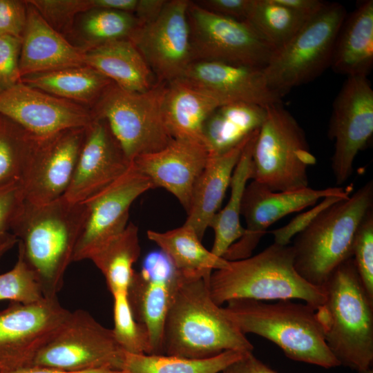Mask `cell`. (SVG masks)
Instances as JSON below:
<instances>
[{
  "mask_svg": "<svg viewBox=\"0 0 373 373\" xmlns=\"http://www.w3.org/2000/svg\"><path fill=\"white\" fill-rule=\"evenodd\" d=\"M0 114L41 138L86 128L94 119L90 110L82 105L21 82L0 93Z\"/></svg>",
  "mask_w": 373,
  "mask_h": 373,
  "instance_id": "obj_18",
  "label": "cell"
},
{
  "mask_svg": "<svg viewBox=\"0 0 373 373\" xmlns=\"http://www.w3.org/2000/svg\"><path fill=\"white\" fill-rule=\"evenodd\" d=\"M115 338L125 352L136 354H151V349L146 330L133 315L127 293L112 295Z\"/></svg>",
  "mask_w": 373,
  "mask_h": 373,
  "instance_id": "obj_37",
  "label": "cell"
},
{
  "mask_svg": "<svg viewBox=\"0 0 373 373\" xmlns=\"http://www.w3.org/2000/svg\"><path fill=\"white\" fill-rule=\"evenodd\" d=\"M357 373H373V370L372 369V367H370L369 369L358 372Z\"/></svg>",
  "mask_w": 373,
  "mask_h": 373,
  "instance_id": "obj_52",
  "label": "cell"
},
{
  "mask_svg": "<svg viewBox=\"0 0 373 373\" xmlns=\"http://www.w3.org/2000/svg\"><path fill=\"white\" fill-rule=\"evenodd\" d=\"M174 273L172 264L161 251L151 253L141 270L135 271L128 289L134 318L149 336L151 354H163V331Z\"/></svg>",
  "mask_w": 373,
  "mask_h": 373,
  "instance_id": "obj_21",
  "label": "cell"
},
{
  "mask_svg": "<svg viewBox=\"0 0 373 373\" xmlns=\"http://www.w3.org/2000/svg\"><path fill=\"white\" fill-rule=\"evenodd\" d=\"M373 208V182L322 211L291 245L294 267L310 284L323 287L336 268L352 258L356 231Z\"/></svg>",
  "mask_w": 373,
  "mask_h": 373,
  "instance_id": "obj_6",
  "label": "cell"
},
{
  "mask_svg": "<svg viewBox=\"0 0 373 373\" xmlns=\"http://www.w3.org/2000/svg\"><path fill=\"white\" fill-rule=\"evenodd\" d=\"M141 253L138 227L129 222L125 229L97 249L89 258L104 275L111 294L128 293Z\"/></svg>",
  "mask_w": 373,
  "mask_h": 373,
  "instance_id": "obj_32",
  "label": "cell"
},
{
  "mask_svg": "<svg viewBox=\"0 0 373 373\" xmlns=\"http://www.w3.org/2000/svg\"><path fill=\"white\" fill-rule=\"evenodd\" d=\"M247 373H278L270 368L260 360L257 358L253 354L249 353L248 356Z\"/></svg>",
  "mask_w": 373,
  "mask_h": 373,
  "instance_id": "obj_49",
  "label": "cell"
},
{
  "mask_svg": "<svg viewBox=\"0 0 373 373\" xmlns=\"http://www.w3.org/2000/svg\"><path fill=\"white\" fill-rule=\"evenodd\" d=\"M21 82L76 103L94 104L112 82L88 66L67 68L21 77Z\"/></svg>",
  "mask_w": 373,
  "mask_h": 373,
  "instance_id": "obj_31",
  "label": "cell"
},
{
  "mask_svg": "<svg viewBox=\"0 0 373 373\" xmlns=\"http://www.w3.org/2000/svg\"><path fill=\"white\" fill-rule=\"evenodd\" d=\"M249 354V353L245 358L230 365L220 373H247Z\"/></svg>",
  "mask_w": 373,
  "mask_h": 373,
  "instance_id": "obj_50",
  "label": "cell"
},
{
  "mask_svg": "<svg viewBox=\"0 0 373 373\" xmlns=\"http://www.w3.org/2000/svg\"><path fill=\"white\" fill-rule=\"evenodd\" d=\"M55 30L69 28L75 17L93 9L92 0L27 1ZM59 32V31H58Z\"/></svg>",
  "mask_w": 373,
  "mask_h": 373,
  "instance_id": "obj_40",
  "label": "cell"
},
{
  "mask_svg": "<svg viewBox=\"0 0 373 373\" xmlns=\"http://www.w3.org/2000/svg\"><path fill=\"white\" fill-rule=\"evenodd\" d=\"M21 38L0 36V93L21 82Z\"/></svg>",
  "mask_w": 373,
  "mask_h": 373,
  "instance_id": "obj_41",
  "label": "cell"
},
{
  "mask_svg": "<svg viewBox=\"0 0 373 373\" xmlns=\"http://www.w3.org/2000/svg\"><path fill=\"white\" fill-rule=\"evenodd\" d=\"M352 186L323 189L309 186L287 191H273L253 180L244 191L241 216L246 227L242 236L227 251L223 258L229 261L241 260L251 256L267 229L287 215L315 205L320 199L338 195L349 197Z\"/></svg>",
  "mask_w": 373,
  "mask_h": 373,
  "instance_id": "obj_15",
  "label": "cell"
},
{
  "mask_svg": "<svg viewBox=\"0 0 373 373\" xmlns=\"http://www.w3.org/2000/svg\"><path fill=\"white\" fill-rule=\"evenodd\" d=\"M70 312L57 296L28 304L11 302L1 311L0 364L3 370L32 365Z\"/></svg>",
  "mask_w": 373,
  "mask_h": 373,
  "instance_id": "obj_12",
  "label": "cell"
},
{
  "mask_svg": "<svg viewBox=\"0 0 373 373\" xmlns=\"http://www.w3.org/2000/svg\"><path fill=\"white\" fill-rule=\"evenodd\" d=\"M27 19L21 37V77L85 65V49L70 44L27 1Z\"/></svg>",
  "mask_w": 373,
  "mask_h": 373,
  "instance_id": "obj_23",
  "label": "cell"
},
{
  "mask_svg": "<svg viewBox=\"0 0 373 373\" xmlns=\"http://www.w3.org/2000/svg\"><path fill=\"white\" fill-rule=\"evenodd\" d=\"M81 30L88 44L87 48L108 41L129 39L140 25L131 13L106 9L85 12Z\"/></svg>",
  "mask_w": 373,
  "mask_h": 373,
  "instance_id": "obj_36",
  "label": "cell"
},
{
  "mask_svg": "<svg viewBox=\"0 0 373 373\" xmlns=\"http://www.w3.org/2000/svg\"><path fill=\"white\" fill-rule=\"evenodd\" d=\"M223 307L245 335L254 334L278 346L289 358L329 369L340 365L329 350L314 307L292 300L274 303L237 299Z\"/></svg>",
  "mask_w": 373,
  "mask_h": 373,
  "instance_id": "obj_5",
  "label": "cell"
},
{
  "mask_svg": "<svg viewBox=\"0 0 373 373\" xmlns=\"http://www.w3.org/2000/svg\"><path fill=\"white\" fill-rule=\"evenodd\" d=\"M17 242L18 240L15 236L14 238L0 245V260L8 251L12 249L15 247V245L17 244Z\"/></svg>",
  "mask_w": 373,
  "mask_h": 373,
  "instance_id": "obj_51",
  "label": "cell"
},
{
  "mask_svg": "<svg viewBox=\"0 0 373 373\" xmlns=\"http://www.w3.org/2000/svg\"><path fill=\"white\" fill-rule=\"evenodd\" d=\"M131 162L104 119L86 128L84 141L70 185L64 197L84 203L124 175Z\"/></svg>",
  "mask_w": 373,
  "mask_h": 373,
  "instance_id": "obj_19",
  "label": "cell"
},
{
  "mask_svg": "<svg viewBox=\"0 0 373 373\" xmlns=\"http://www.w3.org/2000/svg\"><path fill=\"white\" fill-rule=\"evenodd\" d=\"M200 7L213 13L238 21H246L253 0H198Z\"/></svg>",
  "mask_w": 373,
  "mask_h": 373,
  "instance_id": "obj_45",
  "label": "cell"
},
{
  "mask_svg": "<svg viewBox=\"0 0 373 373\" xmlns=\"http://www.w3.org/2000/svg\"><path fill=\"white\" fill-rule=\"evenodd\" d=\"M176 80L225 104L245 102L267 107L281 103L279 95L269 87L261 68L193 61Z\"/></svg>",
  "mask_w": 373,
  "mask_h": 373,
  "instance_id": "obj_20",
  "label": "cell"
},
{
  "mask_svg": "<svg viewBox=\"0 0 373 373\" xmlns=\"http://www.w3.org/2000/svg\"><path fill=\"white\" fill-rule=\"evenodd\" d=\"M86 128L39 137L21 179L23 198L42 204L64 195L82 149Z\"/></svg>",
  "mask_w": 373,
  "mask_h": 373,
  "instance_id": "obj_17",
  "label": "cell"
},
{
  "mask_svg": "<svg viewBox=\"0 0 373 373\" xmlns=\"http://www.w3.org/2000/svg\"><path fill=\"white\" fill-rule=\"evenodd\" d=\"M251 135L225 153L209 155L207 164L195 182L184 224L191 227L201 240L212 219L220 210L233 170Z\"/></svg>",
  "mask_w": 373,
  "mask_h": 373,
  "instance_id": "obj_24",
  "label": "cell"
},
{
  "mask_svg": "<svg viewBox=\"0 0 373 373\" xmlns=\"http://www.w3.org/2000/svg\"><path fill=\"white\" fill-rule=\"evenodd\" d=\"M266 108L253 149L251 180L273 191L309 186L307 169L316 160L303 129L281 103Z\"/></svg>",
  "mask_w": 373,
  "mask_h": 373,
  "instance_id": "obj_8",
  "label": "cell"
},
{
  "mask_svg": "<svg viewBox=\"0 0 373 373\" xmlns=\"http://www.w3.org/2000/svg\"><path fill=\"white\" fill-rule=\"evenodd\" d=\"M266 115V107L254 104L233 102L217 107L202 131L209 155L225 153L247 140L260 128Z\"/></svg>",
  "mask_w": 373,
  "mask_h": 373,
  "instance_id": "obj_28",
  "label": "cell"
},
{
  "mask_svg": "<svg viewBox=\"0 0 373 373\" xmlns=\"http://www.w3.org/2000/svg\"><path fill=\"white\" fill-rule=\"evenodd\" d=\"M226 104L219 99L179 80L166 84L162 110L167 128L174 139L203 143L202 131L209 115Z\"/></svg>",
  "mask_w": 373,
  "mask_h": 373,
  "instance_id": "obj_27",
  "label": "cell"
},
{
  "mask_svg": "<svg viewBox=\"0 0 373 373\" xmlns=\"http://www.w3.org/2000/svg\"><path fill=\"white\" fill-rule=\"evenodd\" d=\"M93 9H106L135 15L139 0H92Z\"/></svg>",
  "mask_w": 373,
  "mask_h": 373,
  "instance_id": "obj_47",
  "label": "cell"
},
{
  "mask_svg": "<svg viewBox=\"0 0 373 373\" xmlns=\"http://www.w3.org/2000/svg\"><path fill=\"white\" fill-rule=\"evenodd\" d=\"M373 134V90L367 77H347L333 104L328 136L334 142L332 169L336 183L345 182L358 152Z\"/></svg>",
  "mask_w": 373,
  "mask_h": 373,
  "instance_id": "obj_14",
  "label": "cell"
},
{
  "mask_svg": "<svg viewBox=\"0 0 373 373\" xmlns=\"http://www.w3.org/2000/svg\"><path fill=\"white\" fill-rule=\"evenodd\" d=\"M259 129L246 144L233 170L229 185L231 194L226 206L215 215L210 224L214 232L211 251L220 258L245 232L240 220L242 200L247 182L251 179L253 149Z\"/></svg>",
  "mask_w": 373,
  "mask_h": 373,
  "instance_id": "obj_30",
  "label": "cell"
},
{
  "mask_svg": "<svg viewBox=\"0 0 373 373\" xmlns=\"http://www.w3.org/2000/svg\"><path fill=\"white\" fill-rule=\"evenodd\" d=\"M324 303L316 309L326 343L340 365L357 372L373 362V300L361 283L351 258L323 286Z\"/></svg>",
  "mask_w": 373,
  "mask_h": 373,
  "instance_id": "obj_3",
  "label": "cell"
},
{
  "mask_svg": "<svg viewBox=\"0 0 373 373\" xmlns=\"http://www.w3.org/2000/svg\"><path fill=\"white\" fill-rule=\"evenodd\" d=\"M87 216L84 203L64 196L42 204L23 201L11 227L45 298L57 297Z\"/></svg>",
  "mask_w": 373,
  "mask_h": 373,
  "instance_id": "obj_2",
  "label": "cell"
},
{
  "mask_svg": "<svg viewBox=\"0 0 373 373\" xmlns=\"http://www.w3.org/2000/svg\"><path fill=\"white\" fill-rule=\"evenodd\" d=\"M3 367L1 366V365L0 364V372H1V371H3Z\"/></svg>",
  "mask_w": 373,
  "mask_h": 373,
  "instance_id": "obj_53",
  "label": "cell"
},
{
  "mask_svg": "<svg viewBox=\"0 0 373 373\" xmlns=\"http://www.w3.org/2000/svg\"><path fill=\"white\" fill-rule=\"evenodd\" d=\"M346 16L343 5L327 2L286 45L274 52L263 73L269 87L280 98L330 67L335 41Z\"/></svg>",
  "mask_w": 373,
  "mask_h": 373,
  "instance_id": "obj_9",
  "label": "cell"
},
{
  "mask_svg": "<svg viewBox=\"0 0 373 373\" xmlns=\"http://www.w3.org/2000/svg\"><path fill=\"white\" fill-rule=\"evenodd\" d=\"M208 157L204 144L173 139L165 148L139 155L131 163L150 179L155 188H163L173 194L187 212L193 186Z\"/></svg>",
  "mask_w": 373,
  "mask_h": 373,
  "instance_id": "obj_22",
  "label": "cell"
},
{
  "mask_svg": "<svg viewBox=\"0 0 373 373\" xmlns=\"http://www.w3.org/2000/svg\"><path fill=\"white\" fill-rule=\"evenodd\" d=\"M39 138L0 114V186L21 181Z\"/></svg>",
  "mask_w": 373,
  "mask_h": 373,
  "instance_id": "obj_35",
  "label": "cell"
},
{
  "mask_svg": "<svg viewBox=\"0 0 373 373\" xmlns=\"http://www.w3.org/2000/svg\"><path fill=\"white\" fill-rule=\"evenodd\" d=\"M124 353L112 329L103 326L87 311L79 309L70 312L32 365L70 372L122 370Z\"/></svg>",
  "mask_w": 373,
  "mask_h": 373,
  "instance_id": "obj_10",
  "label": "cell"
},
{
  "mask_svg": "<svg viewBox=\"0 0 373 373\" xmlns=\"http://www.w3.org/2000/svg\"><path fill=\"white\" fill-rule=\"evenodd\" d=\"M189 0H166L152 20L129 37L158 82L178 79L193 61L187 19Z\"/></svg>",
  "mask_w": 373,
  "mask_h": 373,
  "instance_id": "obj_13",
  "label": "cell"
},
{
  "mask_svg": "<svg viewBox=\"0 0 373 373\" xmlns=\"http://www.w3.org/2000/svg\"><path fill=\"white\" fill-rule=\"evenodd\" d=\"M279 3L307 17L318 13L327 2L320 0H276Z\"/></svg>",
  "mask_w": 373,
  "mask_h": 373,
  "instance_id": "obj_46",
  "label": "cell"
},
{
  "mask_svg": "<svg viewBox=\"0 0 373 373\" xmlns=\"http://www.w3.org/2000/svg\"><path fill=\"white\" fill-rule=\"evenodd\" d=\"M373 66V1L347 15L337 35L330 67L350 77H367Z\"/></svg>",
  "mask_w": 373,
  "mask_h": 373,
  "instance_id": "obj_26",
  "label": "cell"
},
{
  "mask_svg": "<svg viewBox=\"0 0 373 373\" xmlns=\"http://www.w3.org/2000/svg\"><path fill=\"white\" fill-rule=\"evenodd\" d=\"M352 258L363 288L373 300V209L356 231Z\"/></svg>",
  "mask_w": 373,
  "mask_h": 373,
  "instance_id": "obj_39",
  "label": "cell"
},
{
  "mask_svg": "<svg viewBox=\"0 0 373 373\" xmlns=\"http://www.w3.org/2000/svg\"><path fill=\"white\" fill-rule=\"evenodd\" d=\"M294 259L291 245L274 242L254 256L229 261L210 276L211 298L220 306L237 299H298L317 309L325 300V290L302 278Z\"/></svg>",
  "mask_w": 373,
  "mask_h": 373,
  "instance_id": "obj_4",
  "label": "cell"
},
{
  "mask_svg": "<svg viewBox=\"0 0 373 373\" xmlns=\"http://www.w3.org/2000/svg\"><path fill=\"white\" fill-rule=\"evenodd\" d=\"M42 289L39 280L18 250L17 262L7 272L0 274V301L10 300L23 304L42 300Z\"/></svg>",
  "mask_w": 373,
  "mask_h": 373,
  "instance_id": "obj_38",
  "label": "cell"
},
{
  "mask_svg": "<svg viewBox=\"0 0 373 373\" xmlns=\"http://www.w3.org/2000/svg\"><path fill=\"white\" fill-rule=\"evenodd\" d=\"M249 353L226 351L212 357L197 359L125 352L122 370L126 373H220Z\"/></svg>",
  "mask_w": 373,
  "mask_h": 373,
  "instance_id": "obj_33",
  "label": "cell"
},
{
  "mask_svg": "<svg viewBox=\"0 0 373 373\" xmlns=\"http://www.w3.org/2000/svg\"><path fill=\"white\" fill-rule=\"evenodd\" d=\"M210 276L185 278L175 270L163 331V354L200 359L226 351L253 352L246 335L211 298Z\"/></svg>",
  "mask_w": 373,
  "mask_h": 373,
  "instance_id": "obj_1",
  "label": "cell"
},
{
  "mask_svg": "<svg viewBox=\"0 0 373 373\" xmlns=\"http://www.w3.org/2000/svg\"><path fill=\"white\" fill-rule=\"evenodd\" d=\"M146 235L167 257L176 272L185 278L207 277L229 264V260L207 249L195 231L184 224L164 232L148 230Z\"/></svg>",
  "mask_w": 373,
  "mask_h": 373,
  "instance_id": "obj_29",
  "label": "cell"
},
{
  "mask_svg": "<svg viewBox=\"0 0 373 373\" xmlns=\"http://www.w3.org/2000/svg\"><path fill=\"white\" fill-rule=\"evenodd\" d=\"M150 179L131 163L117 180L84 202L86 221L76 245L73 262L88 260L97 249L128 225L130 207L142 194L154 189Z\"/></svg>",
  "mask_w": 373,
  "mask_h": 373,
  "instance_id": "obj_16",
  "label": "cell"
},
{
  "mask_svg": "<svg viewBox=\"0 0 373 373\" xmlns=\"http://www.w3.org/2000/svg\"><path fill=\"white\" fill-rule=\"evenodd\" d=\"M84 62L86 66L126 90L145 92L158 82L128 39L111 41L85 49Z\"/></svg>",
  "mask_w": 373,
  "mask_h": 373,
  "instance_id": "obj_25",
  "label": "cell"
},
{
  "mask_svg": "<svg viewBox=\"0 0 373 373\" xmlns=\"http://www.w3.org/2000/svg\"><path fill=\"white\" fill-rule=\"evenodd\" d=\"M347 198L348 197L332 195L323 198L313 208L297 215L286 225L270 231L274 236V242L280 245H289L291 239L307 228L322 211Z\"/></svg>",
  "mask_w": 373,
  "mask_h": 373,
  "instance_id": "obj_42",
  "label": "cell"
},
{
  "mask_svg": "<svg viewBox=\"0 0 373 373\" xmlns=\"http://www.w3.org/2000/svg\"><path fill=\"white\" fill-rule=\"evenodd\" d=\"M311 18L276 0H253L246 21L276 51L286 45Z\"/></svg>",
  "mask_w": 373,
  "mask_h": 373,
  "instance_id": "obj_34",
  "label": "cell"
},
{
  "mask_svg": "<svg viewBox=\"0 0 373 373\" xmlns=\"http://www.w3.org/2000/svg\"><path fill=\"white\" fill-rule=\"evenodd\" d=\"M187 19L193 61L264 69L274 50L246 21L209 12L189 1Z\"/></svg>",
  "mask_w": 373,
  "mask_h": 373,
  "instance_id": "obj_11",
  "label": "cell"
},
{
  "mask_svg": "<svg viewBox=\"0 0 373 373\" xmlns=\"http://www.w3.org/2000/svg\"><path fill=\"white\" fill-rule=\"evenodd\" d=\"M26 19V1L0 0V36L21 39Z\"/></svg>",
  "mask_w": 373,
  "mask_h": 373,
  "instance_id": "obj_44",
  "label": "cell"
},
{
  "mask_svg": "<svg viewBox=\"0 0 373 373\" xmlns=\"http://www.w3.org/2000/svg\"><path fill=\"white\" fill-rule=\"evenodd\" d=\"M23 201L19 181L0 186V245L15 237L11 227Z\"/></svg>",
  "mask_w": 373,
  "mask_h": 373,
  "instance_id": "obj_43",
  "label": "cell"
},
{
  "mask_svg": "<svg viewBox=\"0 0 373 373\" xmlns=\"http://www.w3.org/2000/svg\"><path fill=\"white\" fill-rule=\"evenodd\" d=\"M166 84L157 82L150 90L137 93L112 82L93 104V118L106 122L131 162L139 155L165 148L174 139L162 110Z\"/></svg>",
  "mask_w": 373,
  "mask_h": 373,
  "instance_id": "obj_7",
  "label": "cell"
},
{
  "mask_svg": "<svg viewBox=\"0 0 373 373\" xmlns=\"http://www.w3.org/2000/svg\"><path fill=\"white\" fill-rule=\"evenodd\" d=\"M0 373H126L123 370H108L102 369L88 372H70L61 371L50 367L38 366V365H30L27 367H23L21 368L3 370Z\"/></svg>",
  "mask_w": 373,
  "mask_h": 373,
  "instance_id": "obj_48",
  "label": "cell"
}]
</instances>
